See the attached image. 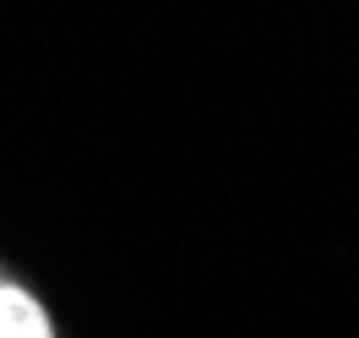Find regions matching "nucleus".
Returning a JSON list of instances; mask_svg holds the SVG:
<instances>
[{"mask_svg":"<svg viewBox=\"0 0 359 338\" xmlns=\"http://www.w3.org/2000/svg\"><path fill=\"white\" fill-rule=\"evenodd\" d=\"M0 338H55L44 306L17 284H0Z\"/></svg>","mask_w":359,"mask_h":338,"instance_id":"f257e3e1","label":"nucleus"},{"mask_svg":"<svg viewBox=\"0 0 359 338\" xmlns=\"http://www.w3.org/2000/svg\"><path fill=\"white\" fill-rule=\"evenodd\" d=\"M0 284H6V278H0Z\"/></svg>","mask_w":359,"mask_h":338,"instance_id":"f03ea898","label":"nucleus"}]
</instances>
